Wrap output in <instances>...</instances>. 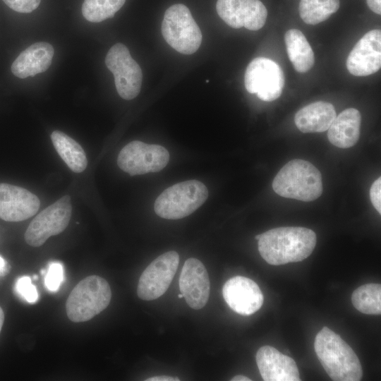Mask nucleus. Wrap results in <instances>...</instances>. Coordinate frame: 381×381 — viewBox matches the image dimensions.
<instances>
[{"mask_svg":"<svg viewBox=\"0 0 381 381\" xmlns=\"http://www.w3.org/2000/svg\"><path fill=\"white\" fill-rule=\"evenodd\" d=\"M261 257L270 265H280L307 258L316 245V234L301 226H283L256 235Z\"/></svg>","mask_w":381,"mask_h":381,"instance_id":"1","label":"nucleus"},{"mask_svg":"<svg viewBox=\"0 0 381 381\" xmlns=\"http://www.w3.org/2000/svg\"><path fill=\"white\" fill-rule=\"evenodd\" d=\"M315 353L329 377L334 381H359L363 376L360 361L350 346L327 327L316 335Z\"/></svg>","mask_w":381,"mask_h":381,"instance_id":"2","label":"nucleus"},{"mask_svg":"<svg viewBox=\"0 0 381 381\" xmlns=\"http://www.w3.org/2000/svg\"><path fill=\"white\" fill-rule=\"evenodd\" d=\"M272 188L282 197L310 202L322 193L321 173L308 161L293 159L277 174Z\"/></svg>","mask_w":381,"mask_h":381,"instance_id":"3","label":"nucleus"},{"mask_svg":"<svg viewBox=\"0 0 381 381\" xmlns=\"http://www.w3.org/2000/svg\"><path fill=\"white\" fill-rule=\"evenodd\" d=\"M111 298L109 283L101 277L88 276L69 294L66 303L67 316L74 322L90 320L109 306Z\"/></svg>","mask_w":381,"mask_h":381,"instance_id":"4","label":"nucleus"},{"mask_svg":"<svg viewBox=\"0 0 381 381\" xmlns=\"http://www.w3.org/2000/svg\"><path fill=\"white\" fill-rule=\"evenodd\" d=\"M207 198L204 183L197 180L185 181L164 190L156 199L154 210L164 219H182L198 210Z\"/></svg>","mask_w":381,"mask_h":381,"instance_id":"5","label":"nucleus"},{"mask_svg":"<svg viewBox=\"0 0 381 381\" xmlns=\"http://www.w3.org/2000/svg\"><path fill=\"white\" fill-rule=\"evenodd\" d=\"M162 34L169 46L183 54H192L200 47L202 36L187 6L176 4L169 7L162 23Z\"/></svg>","mask_w":381,"mask_h":381,"instance_id":"6","label":"nucleus"},{"mask_svg":"<svg viewBox=\"0 0 381 381\" xmlns=\"http://www.w3.org/2000/svg\"><path fill=\"white\" fill-rule=\"evenodd\" d=\"M105 64L114 75L119 96L127 100L136 97L140 92L143 73L128 47L121 43L113 45L107 54Z\"/></svg>","mask_w":381,"mask_h":381,"instance_id":"7","label":"nucleus"},{"mask_svg":"<svg viewBox=\"0 0 381 381\" xmlns=\"http://www.w3.org/2000/svg\"><path fill=\"white\" fill-rule=\"evenodd\" d=\"M169 160L168 150L159 145L147 144L134 140L120 151L117 164L131 176L158 172Z\"/></svg>","mask_w":381,"mask_h":381,"instance_id":"8","label":"nucleus"},{"mask_svg":"<svg viewBox=\"0 0 381 381\" xmlns=\"http://www.w3.org/2000/svg\"><path fill=\"white\" fill-rule=\"evenodd\" d=\"M244 83L250 94H257L262 101L272 102L282 95L284 76L281 67L265 57H257L248 65Z\"/></svg>","mask_w":381,"mask_h":381,"instance_id":"9","label":"nucleus"},{"mask_svg":"<svg viewBox=\"0 0 381 381\" xmlns=\"http://www.w3.org/2000/svg\"><path fill=\"white\" fill-rule=\"evenodd\" d=\"M71 198L65 195L45 208L30 222L25 233L26 243L39 247L52 236L61 233L71 217Z\"/></svg>","mask_w":381,"mask_h":381,"instance_id":"10","label":"nucleus"},{"mask_svg":"<svg viewBox=\"0 0 381 381\" xmlns=\"http://www.w3.org/2000/svg\"><path fill=\"white\" fill-rule=\"evenodd\" d=\"M179 263L177 252H166L155 259L140 277L137 294L145 301L158 298L168 289Z\"/></svg>","mask_w":381,"mask_h":381,"instance_id":"11","label":"nucleus"},{"mask_svg":"<svg viewBox=\"0 0 381 381\" xmlns=\"http://www.w3.org/2000/svg\"><path fill=\"white\" fill-rule=\"evenodd\" d=\"M216 9L219 16L236 29L260 30L267 16V8L260 0H217Z\"/></svg>","mask_w":381,"mask_h":381,"instance_id":"12","label":"nucleus"},{"mask_svg":"<svg viewBox=\"0 0 381 381\" xmlns=\"http://www.w3.org/2000/svg\"><path fill=\"white\" fill-rule=\"evenodd\" d=\"M346 67L356 76H366L381 67V32L372 30L356 44L346 59Z\"/></svg>","mask_w":381,"mask_h":381,"instance_id":"13","label":"nucleus"},{"mask_svg":"<svg viewBox=\"0 0 381 381\" xmlns=\"http://www.w3.org/2000/svg\"><path fill=\"white\" fill-rule=\"evenodd\" d=\"M222 294L227 305L241 315H250L257 312L264 301L258 285L252 279L235 276L226 282Z\"/></svg>","mask_w":381,"mask_h":381,"instance_id":"14","label":"nucleus"},{"mask_svg":"<svg viewBox=\"0 0 381 381\" xmlns=\"http://www.w3.org/2000/svg\"><path fill=\"white\" fill-rule=\"evenodd\" d=\"M210 279L205 265L198 259L188 258L179 278V289L187 304L194 310L202 308L210 296Z\"/></svg>","mask_w":381,"mask_h":381,"instance_id":"15","label":"nucleus"},{"mask_svg":"<svg viewBox=\"0 0 381 381\" xmlns=\"http://www.w3.org/2000/svg\"><path fill=\"white\" fill-rule=\"evenodd\" d=\"M40 201L25 188L0 183V218L7 222H20L37 213Z\"/></svg>","mask_w":381,"mask_h":381,"instance_id":"16","label":"nucleus"},{"mask_svg":"<svg viewBox=\"0 0 381 381\" xmlns=\"http://www.w3.org/2000/svg\"><path fill=\"white\" fill-rule=\"evenodd\" d=\"M255 358L263 380H301L299 371L294 360L272 346L260 347L257 351Z\"/></svg>","mask_w":381,"mask_h":381,"instance_id":"17","label":"nucleus"},{"mask_svg":"<svg viewBox=\"0 0 381 381\" xmlns=\"http://www.w3.org/2000/svg\"><path fill=\"white\" fill-rule=\"evenodd\" d=\"M54 53V47L49 43L36 42L18 55L11 65V71L20 78L43 73L50 66Z\"/></svg>","mask_w":381,"mask_h":381,"instance_id":"18","label":"nucleus"},{"mask_svg":"<svg viewBox=\"0 0 381 381\" xmlns=\"http://www.w3.org/2000/svg\"><path fill=\"white\" fill-rule=\"evenodd\" d=\"M361 115L358 110L349 108L336 116L327 129L329 141L339 148L355 145L360 138Z\"/></svg>","mask_w":381,"mask_h":381,"instance_id":"19","label":"nucleus"},{"mask_svg":"<svg viewBox=\"0 0 381 381\" xmlns=\"http://www.w3.org/2000/svg\"><path fill=\"white\" fill-rule=\"evenodd\" d=\"M336 116L335 109L331 103L318 101L298 110L294 122L302 133H321L327 131Z\"/></svg>","mask_w":381,"mask_h":381,"instance_id":"20","label":"nucleus"},{"mask_svg":"<svg viewBox=\"0 0 381 381\" xmlns=\"http://www.w3.org/2000/svg\"><path fill=\"white\" fill-rule=\"evenodd\" d=\"M287 54L294 69L299 73L308 71L314 65V52L303 32L289 30L284 35Z\"/></svg>","mask_w":381,"mask_h":381,"instance_id":"21","label":"nucleus"},{"mask_svg":"<svg viewBox=\"0 0 381 381\" xmlns=\"http://www.w3.org/2000/svg\"><path fill=\"white\" fill-rule=\"evenodd\" d=\"M51 139L59 156L73 171L81 173L86 169L85 152L75 140L60 131H53Z\"/></svg>","mask_w":381,"mask_h":381,"instance_id":"22","label":"nucleus"},{"mask_svg":"<svg viewBox=\"0 0 381 381\" xmlns=\"http://www.w3.org/2000/svg\"><path fill=\"white\" fill-rule=\"evenodd\" d=\"M339 8V0H301L298 6L301 19L316 25L328 19Z\"/></svg>","mask_w":381,"mask_h":381,"instance_id":"23","label":"nucleus"},{"mask_svg":"<svg viewBox=\"0 0 381 381\" xmlns=\"http://www.w3.org/2000/svg\"><path fill=\"white\" fill-rule=\"evenodd\" d=\"M351 302L358 311L368 315L381 313V286L369 283L357 288L351 295Z\"/></svg>","mask_w":381,"mask_h":381,"instance_id":"24","label":"nucleus"},{"mask_svg":"<svg viewBox=\"0 0 381 381\" xmlns=\"http://www.w3.org/2000/svg\"><path fill=\"white\" fill-rule=\"evenodd\" d=\"M125 2L126 0H84L82 14L90 22L99 23L113 18Z\"/></svg>","mask_w":381,"mask_h":381,"instance_id":"25","label":"nucleus"},{"mask_svg":"<svg viewBox=\"0 0 381 381\" xmlns=\"http://www.w3.org/2000/svg\"><path fill=\"white\" fill-rule=\"evenodd\" d=\"M64 280L63 266L59 262H52L49 265L46 272L44 284L50 291L59 289Z\"/></svg>","mask_w":381,"mask_h":381,"instance_id":"26","label":"nucleus"},{"mask_svg":"<svg viewBox=\"0 0 381 381\" xmlns=\"http://www.w3.org/2000/svg\"><path fill=\"white\" fill-rule=\"evenodd\" d=\"M15 287L18 294L27 302L34 303L37 301V290L35 286L32 284L31 279L28 276L19 278Z\"/></svg>","mask_w":381,"mask_h":381,"instance_id":"27","label":"nucleus"},{"mask_svg":"<svg viewBox=\"0 0 381 381\" xmlns=\"http://www.w3.org/2000/svg\"><path fill=\"white\" fill-rule=\"evenodd\" d=\"M11 9L18 13H28L35 10L41 0H3Z\"/></svg>","mask_w":381,"mask_h":381,"instance_id":"28","label":"nucleus"},{"mask_svg":"<svg viewBox=\"0 0 381 381\" xmlns=\"http://www.w3.org/2000/svg\"><path fill=\"white\" fill-rule=\"evenodd\" d=\"M370 201L376 209L381 214V179L379 177L371 185L370 189Z\"/></svg>","mask_w":381,"mask_h":381,"instance_id":"29","label":"nucleus"},{"mask_svg":"<svg viewBox=\"0 0 381 381\" xmlns=\"http://www.w3.org/2000/svg\"><path fill=\"white\" fill-rule=\"evenodd\" d=\"M370 9L377 14L381 13V0H366Z\"/></svg>","mask_w":381,"mask_h":381,"instance_id":"30","label":"nucleus"},{"mask_svg":"<svg viewBox=\"0 0 381 381\" xmlns=\"http://www.w3.org/2000/svg\"><path fill=\"white\" fill-rule=\"evenodd\" d=\"M180 379L169 375H157L146 379V381H179Z\"/></svg>","mask_w":381,"mask_h":381,"instance_id":"31","label":"nucleus"},{"mask_svg":"<svg viewBox=\"0 0 381 381\" xmlns=\"http://www.w3.org/2000/svg\"><path fill=\"white\" fill-rule=\"evenodd\" d=\"M10 270L8 263L0 256V277L6 275Z\"/></svg>","mask_w":381,"mask_h":381,"instance_id":"32","label":"nucleus"},{"mask_svg":"<svg viewBox=\"0 0 381 381\" xmlns=\"http://www.w3.org/2000/svg\"><path fill=\"white\" fill-rule=\"evenodd\" d=\"M231 381H250L251 380L246 376L238 375L231 379Z\"/></svg>","mask_w":381,"mask_h":381,"instance_id":"33","label":"nucleus"},{"mask_svg":"<svg viewBox=\"0 0 381 381\" xmlns=\"http://www.w3.org/2000/svg\"><path fill=\"white\" fill-rule=\"evenodd\" d=\"M4 321V313L2 308L0 307V332L3 327Z\"/></svg>","mask_w":381,"mask_h":381,"instance_id":"34","label":"nucleus"},{"mask_svg":"<svg viewBox=\"0 0 381 381\" xmlns=\"http://www.w3.org/2000/svg\"><path fill=\"white\" fill-rule=\"evenodd\" d=\"M178 297H179V298H181L183 297V294L181 293V294H179L178 295Z\"/></svg>","mask_w":381,"mask_h":381,"instance_id":"35","label":"nucleus"}]
</instances>
